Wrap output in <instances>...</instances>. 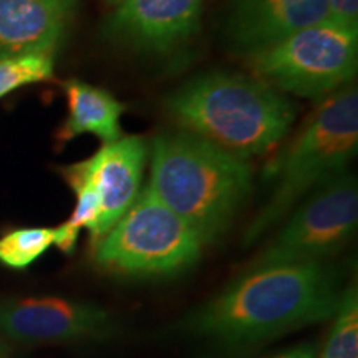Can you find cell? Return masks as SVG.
Instances as JSON below:
<instances>
[{"label":"cell","mask_w":358,"mask_h":358,"mask_svg":"<svg viewBox=\"0 0 358 358\" xmlns=\"http://www.w3.org/2000/svg\"><path fill=\"white\" fill-rule=\"evenodd\" d=\"M338 271L327 262L245 268L216 297L192 310L174 332L226 350L261 345L330 320L342 302Z\"/></svg>","instance_id":"cell-1"},{"label":"cell","mask_w":358,"mask_h":358,"mask_svg":"<svg viewBox=\"0 0 358 358\" xmlns=\"http://www.w3.org/2000/svg\"><path fill=\"white\" fill-rule=\"evenodd\" d=\"M166 108L181 129L244 159L271 153L297 118L285 93L257 77L227 71L182 85Z\"/></svg>","instance_id":"cell-2"},{"label":"cell","mask_w":358,"mask_h":358,"mask_svg":"<svg viewBox=\"0 0 358 358\" xmlns=\"http://www.w3.org/2000/svg\"><path fill=\"white\" fill-rule=\"evenodd\" d=\"M148 187L204 244L221 237L252 191L249 161L189 131L161 133L151 145Z\"/></svg>","instance_id":"cell-3"},{"label":"cell","mask_w":358,"mask_h":358,"mask_svg":"<svg viewBox=\"0 0 358 358\" xmlns=\"http://www.w3.org/2000/svg\"><path fill=\"white\" fill-rule=\"evenodd\" d=\"M357 150L358 92L347 85L320 100L289 145L267 164L264 176L274 181V189L245 229L244 244L256 243L312 191L345 173Z\"/></svg>","instance_id":"cell-4"},{"label":"cell","mask_w":358,"mask_h":358,"mask_svg":"<svg viewBox=\"0 0 358 358\" xmlns=\"http://www.w3.org/2000/svg\"><path fill=\"white\" fill-rule=\"evenodd\" d=\"M204 241L145 187L113 229L92 249L101 272L123 279H171L191 271Z\"/></svg>","instance_id":"cell-5"},{"label":"cell","mask_w":358,"mask_h":358,"mask_svg":"<svg viewBox=\"0 0 358 358\" xmlns=\"http://www.w3.org/2000/svg\"><path fill=\"white\" fill-rule=\"evenodd\" d=\"M248 58L254 77L282 93L320 101L355 77L358 29L322 20Z\"/></svg>","instance_id":"cell-6"},{"label":"cell","mask_w":358,"mask_h":358,"mask_svg":"<svg viewBox=\"0 0 358 358\" xmlns=\"http://www.w3.org/2000/svg\"><path fill=\"white\" fill-rule=\"evenodd\" d=\"M357 222V179L345 171L317 187L295 206L274 239L268 241L248 268L327 262L348 244Z\"/></svg>","instance_id":"cell-7"},{"label":"cell","mask_w":358,"mask_h":358,"mask_svg":"<svg viewBox=\"0 0 358 358\" xmlns=\"http://www.w3.org/2000/svg\"><path fill=\"white\" fill-rule=\"evenodd\" d=\"M0 334L22 345H65L108 342L122 334V325L98 303L25 297L0 303Z\"/></svg>","instance_id":"cell-8"},{"label":"cell","mask_w":358,"mask_h":358,"mask_svg":"<svg viewBox=\"0 0 358 358\" xmlns=\"http://www.w3.org/2000/svg\"><path fill=\"white\" fill-rule=\"evenodd\" d=\"M146 159L145 138L131 134L103 143L93 156L60 169L64 178L73 176L88 181L100 198V217L95 229L90 232L92 249L113 229L138 199Z\"/></svg>","instance_id":"cell-9"},{"label":"cell","mask_w":358,"mask_h":358,"mask_svg":"<svg viewBox=\"0 0 358 358\" xmlns=\"http://www.w3.org/2000/svg\"><path fill=\"white\" fill-rule=\"evenodd\" d=\"M204 0H122L105 32L134 50L166 53L189 40L199 27Z\"/></svg>","instance_id":"cell-10"},{"label":"cell","mask_w":358,"mask_h":358,"mask_svg":"<svg viewBox=\"0 0 358 358\" xmlns=\"http://www.w3.org/2000/svg\"><path fill=\"white\" fill-rule=\"evenodd\" d=\"M77 3L78 0H0V58L53 57Z\"/></svg>","instance_id":"cell-11"},{"label":"cell","mask_w":358,"mask_h":358,"mask_svg":"<svg viewBox=\"0 0 358 358\" xmlns=\"http://www.w3.org/2000/svg\"><path fill=\"white\" fill-rule=\"evenodd\" d=\"M327 0H241L229 20L236 50L250 57L325 20Z\"/></svg>","instance_id":"cell-12"},{"label":"cell","mask_w":358,"mask_h":358,"mask_svg":"<svg viewBox=\"0 0 358 358\" xmlns=\"http://www.w3.org/2000/svg\"><path fill=\"white\" fill-rule=\"evenodd\" d=\"M64 92L69 113L57 133L58 145H65L82 134H95L103 143L123 136L120 118L127 110L124 103L106 90L73 78L64 83Z\"/></svg>","instance_id":"cell-13"},{"label":"cell","mask_w":358,"mask_h":358,"mask_svg":"<svg viewBox=\"0 0 358 358\" xmlns=\"http://www.w3.org/2000/svg\"><path fill=\"white\" fill-rule=\"evenodd\" d=\"M69 186L77 194V204L69 221L55 227V244L62 252L70 254L77 244L78 234L82 229L92 232L95 229L98 217H100V198H98L95 187L82 178L69 176L65 178Z\"/></svg>","instance_id":"cell-14"},{"label":"cell","mask_w":358,"mask_h":358,"mask_svg":"<svg viewBox=\"0 0 358 358\" xmlns=\"http://www.w3.org/2000/svg\"><path fill=\"white\" fill-rule=\"evenodd\" d=\"M332 320L325 345L317 358H358V297L355 287H348L343 292Z\"/></svg>","instance_id":"cell-15"},{"label":"cell","mask_w":358,"mask_h":358,"mask_svg":"<svg viewBox=\"0 0 358 358\" xmlns=\"http://www.w3.org/2000/svg\"><path fill=\"white\" fill-rule=\"evenodd\" d=\"M55 243V227L15 229L0 237V262L10 268H25L43 256Z\"/></svg>","instance_id":"cell-16"},{"label":"cell","mask_w":358,"mask_h":358,"mask_svg":"<svg viewBox=\"0 0 358 358\" xmlns=\"http://www.w3.org/2000/svg\"><path fill=\"white\" fill-rule=\"evenodd\" d=\"M53 77V58L47 55H20L0 58V98L13 90L45 82Z\"/></svg>","instance_id":"cell-17"},{"label":"cell","mask_w":358,"mask_h":358,"mask_svg":"<svg viewBox=\"0 0 358 358\" xmlns=\"http://www.w3.org/2000/svg\"><path fill=\"white\" fill-rule=\"evenodd\" d=\"M325 20L347 29H358V0H327Z\"/></svg>","instance_id":"cell-18"},{"label":"cell","mask_w":358,"mask_h":358,"mask_svg":"<svg viewBox=\"0 0 358 358\" xmlns=\"http://www.w3.org/2000/svg\"><path fill=\"white\" fill-rule=\"evenodd\" d=\"M317 355L319 353H317L315 347L310 345V343H302V345L275 353V355H272V358H317Z\"/></svg>","instance_id":"cell-19"},{"label":"cell","mask_w":358,"mask_h":358,"mask_svg":"<svg viewBox=\"0 0 358 358\" xmlns=\"http://www.w3.org/2000/svg\"><path fill=\"white\" fill-rule=\"evenodd\" d=\"M8 353V347L6 343V338L2 337V334H0V358H6Z\"/></svg>","instance_id":"cell-20"},{"label":"cell","mask_w":358,"mask_h":358,"mask_svg":"<svg viewBox=\"0 0 358 358\" xmlns=\"http://www.w3.org/2000/svg\"><path fill=\"white\" fill-rule=\"evenodd\" d=\"M103 2H105L106 6L113 7V6H116V3H118V2H122V0H103Z\"/></svg>","instance_id":"cell-21"}]
</instances>
